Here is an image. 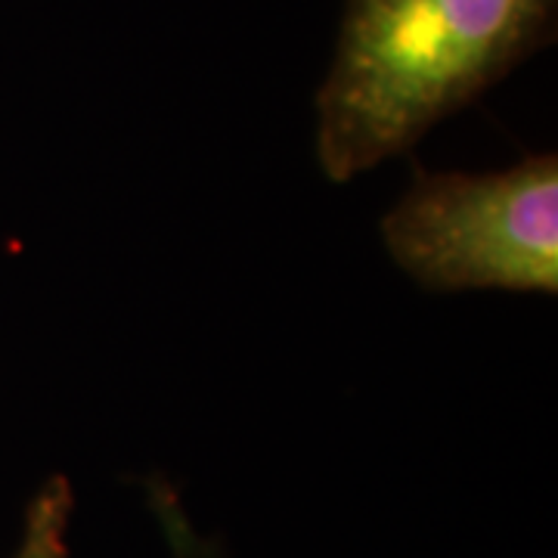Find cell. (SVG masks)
Returning <instances> with one entry per match:
<instances>
[{
    "label": "cell",
    "mask_w": 558,
    "mask_h": 558,
    "mask_svg": "<svg viewBox=\"0 0 558 558\" xmlns=\"http://www.w3.org/2000/svg\"><path fill=\"white\" fill-rule=\"evenodd\" d=\"M558 0H344L317 90L332 183L403 156L556 38Z\"/></svg>",
    "instance_id": "cell-1"
},
{
    "label": "cell",
    "mask_w": 558,
    "mask_h": 558,
    "mask_svg": "<svg viewBox=\"0 0 558 558\" xmlns=\"http://www.w3.org/2000/svg\"><path fill=\"white\" fill-rule=\"evenodd\" d=\"M388 258L428 292H558V156L502 171H416L379 223Z\"/></svg>",
    "instance_id": "cell-2"
},
{
    "label": "cell",
    "mask_w": 558,
    "mask_h": 558,
    "mask_svg": "<svg viewBox=\"0 0 558 558\" xmlns=\"http://www.w3.org/2000/svg\"><path fill=\"white\" fill-rule=\"evenodd\" d=\"M75 490L65 475H50L22 512L20 539L10 558H69Z\"/></svg>",
    "instance_id": "cell-3"
}]
</instances>
